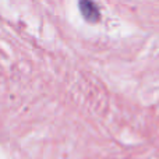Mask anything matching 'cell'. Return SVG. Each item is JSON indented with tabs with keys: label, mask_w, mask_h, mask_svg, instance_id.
I'll use <instances>...</instances> for the list:
<instances>
[{
	"label": "cell",
	"mask_w": 159,
	"mask_h": 159,
	"mask_svg": "<svg viewBox=\"0 0 159 159\" xmlns=\"http://www.w3.org/2000/svg\"><path fill=\"white\" fill-rule=\"evenodd\" d=\"M80 7H81V13L84 14V17L88 21H96L99 18L98 8H96V6L91 0H81Z\"/></svg>",
	"instance_id": "cell-1"
}]
</instances>
